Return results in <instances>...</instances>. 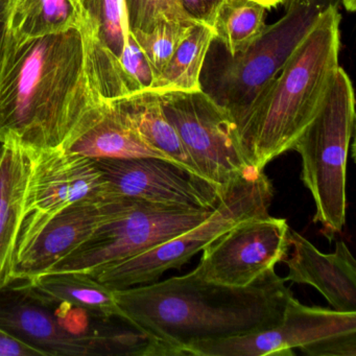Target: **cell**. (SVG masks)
Masks as SVG:
<instances>
[{"label": "cell", "mask_w": 356, "mask_h": 356, "mask_svg": "<svg viewBox=\"0 0 356 356\" xmlns=\"http://www.w3.org/2000/svg\"><path fill=\"white\" fill-rule=\"evenodd\" d=\"M87 26L26 37L5 24L0 37V143L61 147L82 116L101 103Z\"/></svg>", "instance_id": "1"}, {"label": "cell", "mask_w": 356, "mask_h": 356, "mask_svg": "<svg viewBox=\"0 0 356 356\" xmlns=\"http://www.w3.org/2000/svg\"><path fill=\"white\" fill-rule=\"evenodd\" d=\"M127 322L168 349L259 332L282 321L293 297L275 268L245 287L202 280L189 273L114 291Z\"/></svg>", "instance_id": "2"}, {"label": "cell", "mask_w": 356, "mask_h": 356, "mask_svg": "<svg viewBox=\"0 0 356 356\" xmlns=\"http://www.w3.org/2000/svg\"><path fill=\"white\" fill-rule=\"evenodd\" d=\"M329 6L274 80L256 97L236 124L250 165L264 170L293 149L314 120L339 67L341 14Z\"/></svg>", "instance_id": "3"}, {"label": "cell", "mask_w": 356, "mask_h": 356, "mask_svg": "<svg viewBox=\"0 0 356 356\" xmlns=\"http://www.w3.org/2000/svg\"><path fill=\"white\" fill-rule=\"evenodd\" d=\"M116 320L76 326L26 279H13L0 289V329L42 356L163 355L159 343L127 321Z\"/></svg>", "instance_id": "4"}, {"label": "cell", "mask_w": 356, "mask_h": 356, "mask_svg": "<svg viewBox=\"0 0 356 356\" xmlns=\"http://www.w3.org/2000/svg\"><path fill=\"white\" fill-rule=\"evenodd\" d=\"M337 3L339 0H289L284 15L264 26L253 42L234 56L212 41L200 78L201 90L225 108L236 124L325 10Z\"/></svg>", "instance_id": "5"}, {"label": "cell", "mask_w": 356, "mask_h": 356, "mask_svg": "<svg viewBox=\"0 0 356 356\" xmlns=\"http://www.w3.org/2000/svg\"><path fill=\"white\" fill-rule=\"evenodd\" d=\"M355 120L353 86L337 67L314 120L301 133L293 151L301 156V179L309 191L316 214L328 238L343 231L347 212V160Z\"/></svg>", "instance_id": "6"}, {"label": "cell", "mask_w": 356, "mask_h": 356, "mask_svg": "<svg viewBox=\"0 0 356 356\" xmlns=\"http://www.w3.org/2000/svg\"><path fill=\"white\" fill-rule=\"evenodd\" d=\"M274 191L264 170L250 168L220 195L210 216L153 249L89 273L112 291L156 282L168 270L186 264L216 238L245 220L268 216Z\"/></svg>", "instance_id": "7"}, {"label": "cell", "mask_w": 356, "mask_h": 356, "mask_svg": "<svg viewBox=\"0 0 356 356\" xmlns=\"http://www.w3.org/2000/svg\"><path fill=\"white\" fill-rule=\"evenodd\" d=\"M212 210L170 207L115 197L111 211L90 237L47 272L89 274L122 261L193 228Z\"/></svg>", "instance_id": "8"}, {"label": "cell", "mask_w": 356, "mask_h": 356, "mask_svg": "<svg viewBox=\"0 0 356 356\" xmlns=\"http://www.w3.org/2000/svg\"><path fill=\"white\" fill-rule=\"evenodd\" d=\"M202 179L220 193L252 168L229 112L202 90L158 92Z\"/></svg>", "instance_id": "9"}, {"label": "cell", "mask_w": 356, "mask_h": 356, "mask_svg": "<svg viewBox=\"0 0 356 356\" xmlns=\"http://www.w3.org/2000/svg\"><path fill=\"white\" fill-rule=\"evenodd\" d=\"M31 168L22 207L16 259L51 218L76 202L111 195L93 159L55 149H30Z\"/></svg>", "instance_id": "10"}, {"label": "cell", "mask_w": 356, "mask_h": 356, "mask_svg": "<svg viewBox=\"0 0 356 356\" xmlns=\"http://www.w3.org/2000/svg\"><path fill=\"white\" fill-rule=\"evenodd\" d=\"M289 230L286 220L270 214L245 220L209 243L191 273L216 284L248 286L286 258Z\"/></svg>", "instance_id": "11"}, {"label": "cell", "mask_w": 356, "mask_h": 356, "mask_svg": "<svg viewBox=\"0 0 356 356\" xmlns=\"http://www.w3.org/2000/svg\"><path fill=\"white\" fill-rule=\"evenodd\" d=\"M356 332V312L306 306L295 298L289 300L282 321L259 332L220 341L195 343L185 349L193 356L295 355L329 337Z\"/></svg>", "instance_id": "12"}, {"label": "cell", "mask_w": 356, "mask_h": 356, "mask_svg": "<svg viewBox=\"0 0 356 356\" xmlns=\"http://www.w3.org/2000/svg\"><path fill=\"white\" fill-rule=\"evenodd\" d=\"M110 195L170 207L214 209L222 193L176 164L153 157L93 159Z\"/></svg>", "instance_id": "13"}, {"label": "cell", "mask_w": 356, "mask_h": 356, "mask_svg": "<svg viewBox=\"0 0 356 356\" xmlns=\"http://www.w3.org/2000/svg\"><path fill=\"white\" fill-rule=\"evenodd\" d=\"M116 195L89 197L51 218L31 247L16 259L13 279L34 278L78 249L111 211Z\"/></svg>", "instance_id": "14"}, {"label": "cell", "mask_w": 356, "mask_h": 356, "mask_svg": "<svg viewBox=\"0 0 356 356\" xmlns=\"http://www.w3.org/2000/svg\"><path fill=\"white\" fill-rule=\"evenodd\" d=\"M291 257L283 260L289 268L285 282L307 284L341 312H356V262L343 241L335 243V251L326 254L303 235L289 227Z\"/></svg>", "instance_id": "15"}, {"label": "cell", "mask_w": 356, "mask_h": 356, "mask_svg": "<svg viewBox=\"0 0 356 356\" xmlns=\"http://www.w3.org/2000/svg\"><path fill=\"white\" fill-rule=\"evenodd\" d=\"M60 147L89 159L153 157L168 161L143 141L115 104L104 99L82 116Z\"/></svg>", "instance_id": "16"}, {"label": "cell", "mask_w": 356, "mask_h": 356, "mask_svg": "<svg viewBox=\"0 0 356 356\" xmlns=\"http://www.w3.org/2000/svg\"><path fill=\"white\" fill-rule=\"evenodd\" d=\"M30 168L29 147L16 140L0 143V289L13 280Z\"/></svg>", "instance_id": "17"}, {"label": "cell", "mask_w": 356, "mask_h": 356, "mask_svg": "<svg viewBox=\"0 0 356 356\" xmlns=\"http://www.w3.org/2000/svg\"><path fill=\"white\" fill-rule=\"evenodd\" d=\"M111 102L118 106L147 145L165 156L168 161L202 179L176 129L166 118L157 91L147 89Z\"/></svg>", "instance_id": "18"}, {"label": "cell", "mask_w": 356, "mask_h": 356, "mask_svg": "<svg viewBox=\"0 0 356 356\" xmlns=\"http://www.w3.org/2000/svg\"><path fill=\"white\" fill-rule=\"evenodd\" d=\"M33 289L60 306L78 310L93 318H124L114 291L88 273L47 272L29 279Z\"/></svg>", "instance_id": "19"}, {"label": "cell", "mask_w": 356, "mask_h": 356, "mask_svg": "<svg viewBox=\"0 0 356 356\" xmlns=\"http://www.w3.org/2000/svg\"><path fill=\"white\" fill-rule=\"evenodd\" d=\"M88 20L81 0H7L6 24L22 36L83 30Z\"/></svg>", "instance_id": "20"}, {"label": "cell", "mask_w": 356, "mask_h": 356, "mask_svg": "<svg viewBox=\"0 0 356 356\" xmlns=\"http://www.w3.org/2000/svg\"><path fill=\"white\" fill-rule=\"evenodd\" d=\"M216 39L213 29L197 22L180 43L163 70L156 76L152 90H201L200 78L208 49Z\"/></svg>", "instance_id": "21"}, {"label": "cell", "mask_w": 356, "mask_h": 356, "mask_svg": "<svg viewBox=\"0 0 356 356\" xmlns=\"http://www.w3.org/2000/svg\"><path fill=\"white\" fill-rule=\"evenodd\" d=\"M266 10L253 0H222L212 22L214 40L229 55H236L264 31Z\"/></svg>", "instance_id": "22"}, {"label": "cell", "mask_w": 356, "mask_h": 356, "mask_svg": "<svg viewBox=\"0 0 356 356\" xmlns=\"http://www.w3.org/2000/svg\"><path fill=\"white\" fill-rule=\"evenodd\" d=\"M195 24L165 19L160 22L149 32H131L151 65L155 78L170 61Z\"/></svg>", "instance_id": "23"}, {"label": "cell", "mask_w": 356, "mask_h": 356, "mask_svg": "<svg viewBox=\"0 0 356 356\" xmlns=\"http://www.w3.org/2000/svg\"><path fill=\"white\" fill-rule=\"evenodd\" d=\"M130 32H149L162 20L197 24L185 13L179 0H124Z\"/></svg>", "instance_id": "24"}, {"label": "cell", "mask_w": 356, "mask_h": 356, "mask_svg": "<svg viewBox=\"0 0 356 356\" xmlns=\"http://www.w3.org/2000/svg\"><path fill=\"white\" fill-rule=\"evenodd\" d=\"M120 63L134 93L152 88L155 74L130 31L127 36Z\"/></svg>", "instance_id": "25"}, {"label": "cell", "mask_w": 356, "mask_h": 356, "mask_svg": "<svg viewBox=\"0 0 356 356\" xmlns=\"http://www.w3.org/2000/svg\"><path fill=\"white\" fill-rule=\"evenodd\" d=\"M301 352L310 356H356V332L329 337Z\"/></svg>", "instance_id": "26"}, {"label": "cell", "mask_w": 356, "mask_h": 356, "mask_svg": "<svg viewBox=\"0 0 356 356\" xmlns=\"http://www.w3.org/2000/svg\"><path fill=\"white\" fill-rule=\"evenodd\" d=\"M185 13L195 22L212 26L216 9L222 0H179Z\"/></svg>", "instance_id": "27"}, {"label": "cell", "mask_w": 356, "mask_h": 356, "mask_svg": "<svg viewBox=\"0 0 356 356\" xmlns=\"http://www.w3.org/2000/svg\"><path fill=\"white\" fill-rule=\"evenodd\" d=\"M0 356H42V354L0 329Z\"/></svg>", "instance_id": "28"}, {"label": "cell", "mask_w": 356, "mask_h": 356, "mask_svg": "<svg viewBox=\"0 0 356 356\" xmlns=\"http://www.w3.org/2000/svg\"><path fill=\"white\" fill-rule=\"evenodd\" d=\"M6 13H7V0H0V37L5 29Z\"/></svg>", "instance_id": "29"}, {"label": "cell", "mask_w": 356, "mask_h": 356, "mask_svg": "<svg viewBox=\"0 0 356 356\" xmlns=\"http://www.w3.org/2000/svg\"><path fill=\"white\" fill-rule=\"evenodd\" d=\"M253 1L260 3L266 9H270V8L275 7V6L279 5V3L285 1V0H253Z\"/></svg>", "instance_id": "30"}, {"label": "cell", "mask_w": 356, "mask_h": 356, "mask_svg": "<svg viewBox=\"0 0 356 356\" xmlns=\"http://www.w3.org/2000/svg\"><path fill=\"white\" fill-rule=\"evenodd\" d=\"M341 3H343L345 9L347 10L348 12H355L356 10V0H341Z\"/></svg>", "instance_id": "31"}]
</instances>
